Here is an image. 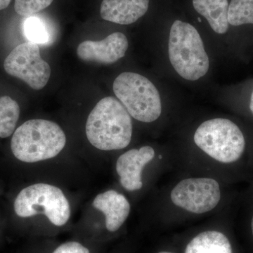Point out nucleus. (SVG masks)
I'll list each match as a JSON object with an SVG mask.
<instances>
[{"mask_svg":"<svg viewBox=\"0 0 253 253\" xmlns=\"http://www.w3.org/2000/svg\"><path fill=\"white\" fill-rule=\"evenodd\" d=\"M185 253H233L229 239L222 233L207 231L190 241Z\"/></svg>","mask_w":253,"mask_h":253,"instance_id":"nucleus-14","label":"nucleus"},{"mask_svg":"<svg viewBox=\"0 0 253 253\" xmlns=\"http://www.w3.org/2000/svg\"><path fill=\"white\" fill-rule=\"evenodd\" d=\"M53 253H90L89 250L78 242L65 243L55 250Z\"/></svg>","mask_w":253,"mask_h":253,"instance_id":"nucleus-19","label":"nucleus"},{"mask_svg":"<svg viewBox=\"0 0 253 253\" xmlns=\"http://www.w3.org/2000/svg\"><path fill=\"white\" fill-rule=\"evenodd\" d=\"M149 7V0H103L100 14L105 21L129 25L146 14Z\"/></svg>","mask_w":253,"mask_h":253,"instance_id":"nucleus-11","label":"nucleus"},{"mask_svg":"<svg viewBox=\"0 0 253 253\" xmlns=\"http://www.w3.org/2000/svg\"><path fill=\"white\" fill-rule=\"evenodd\" d=\"M193 6L199 14L206 18L211 28L224 34L229 28L228 0H193Z\"/></svg>","mask_w":253,"mask_h":253,"instance_id":"nucleus-13","label":"nucleus"},{"mask_svg":"<svg viewBox=\"0 0 253 253\" xmlns=\"http://www.w3.org/2000/svg\"><path fill=\"white\" fill-rule=\"evenodd\" d=\"M173 204L189 212L203 214L214 209L221 199L217 181L211 178H190L178 183L170 195Z\"/></svg>","mask_w":253,"mask_h":253,"instance_id":"nucleus-8","label":"nucleus"},{"mask_svg":"<svg viewBox=\"0 0 253 253\" xmlns=\"http://www.w3.org/2000/svg\"><path fill=\"white\" fill-rule=\"evenodd\" d=\"M11 0H0V10L6 9L9 6Z\"/></svg>","mask_w":253,"mask_h":253,"instance_id":"nucleus-20","label":"nucleus"},{"mask_svg":"<svg viewBox=\"0 0 253 253\" xmlns=\"http://www.w3.org/2000/svg\"><path fill=\"white\" fill-rule=\"evenodd\" d=\"M128 46L126 37L116 32L103 41L83 42L78 46L77 54L83 61L111 64L124 57Z\"/></svg>","mask_w":253,"mask_h":253,"instance_id":"nucleus-9","label":"nucleus"},{"mask_svg":"<svg viewBox=\"0 0 253 253\" xmlns=\"http://www.w3.org/2000/svg\"><path fill=\"white\" fill-rule=\"evenodd\" d=\"M154 156V149L151 146H145L139 149L129 150L118 158L116 171L124 189L134 191L142 188L141 172Z\"/></svg>","mask_w":253,"mask_h":253,"instance_id":"nucleus-10","label":"nucleus"},{"mask_svg":"<svg viewBox=\"0 0 253 253\" xmlns=\"http://www.w3.org/2000/svg\"><path fill=\"white\" fill-rule=\"evenodd\" d=\"M5 71L22 80L36 90L44 88L51 76V68L42 59L39 45L28 42L19 44L4 60Z\"/></svg>","mask_w":253,"mask_h":253,"instance_id":"nucleus-7","label":"nucleus"},{"mask_svg":"<svg viewBox=\"0 0 253 253\" xmlns=\"http://www.w3.org/2000/svg\"><path fill=\"white\" fill-rule=\"evenodd\" d=\"M170 253V252H166V251H164V252H160V253Z\"/></svg>","mask_w":253,"mask_h":253,"instance_id":"nucleus-23","label":"nucleus"},{"mask_svg":"<svg viewBox=\"0 0 253 253\" xmlns=\"http://www.w3.org/2000/svg\"><path fill=\"white\" fill-rule=\"evenodd\" d=\"M53 1L54 0H15L14 9L20 16L29 17L46 9Z\"/></svg>","mask_w":253,"mask_h":253,"instance_id":"nucleus-18","label":"nucleus"},{"mask_svg":"<svg viewBox=\"0 0 253 253\" xmlns=\"http://www.w3.org/2000/svg\"><path fill=\"white\" fill-rule=\"evenodd\" d=\"M88 140L102 151L121 150L130 143L132 122L122 103L112 96L100 100L88 116Z\"/></svg>","mask_w":253,"mask_h":253,"instance_id":"nucleus-1","label":"nucleus"},{"mask_svg":"<svg viewBox=\"0 0 253 253\" xmlns=\"http://www.w3.org/2000/svg\"><path fill=\"white\" fill-rule=\"evenodd\" d=\"M113 91L131 117L152 123L161 116L162 104L156 86L138 73L125 72L115 80Z\"/></svg>","mask_w":253,"mask_h":253,"instance_id":"nucleus-4","label":"nucleus"},{"mask_svg":"<svg viewBox=\"0 0 253 253\" xmlns=\"http://www.w3.org/2000/svg\"><path fill=\"white\" fill-rule=\"evenodd\" d=\"M66 134L59 125L42 119L30 120L14 131L11 149L15 157L25 163L54 158L66 146Z\"/></svg>","mask_w":253,"mask_h":253,"instance_id":"nucleus-2","label":"nucleus"},{"mask_svg":"<svg viewBox=\"0 0 253 253\" xmlns=\"http://www.w3.org/2000/svg\"><path fill=\"white\" fill-rule=\"evenodd\" d=\"M228 22L234 26L253 24V0H231Z\"/></svg>","mask_w":253,"mask_h":253,"instance_id":"nucleus-17","label":"nucleus"},{"mask_svg":"<svg viewBox=\"0 0 253 253\" xmlns=\"http://www.w3.org/2000/svg\"><path fill=\"white\" fill-rule=\"evenodd\" d=\"M168 54L176 73L187 81H198L206 76L210 61L204 42L192 25L176 20L169 31Z\"/></svg>","mask_w":253,"mask_h":253,"instance_id":"nucleus-3","label":"nucleus"},{"mask_svg":"<svg viewBox=\"0 0 253 253\" xmlns=\"http://www.w3.org/2000/svg\"><path fill=\"white\" fill-rule=\"evenodd\" d=\"M194 142L218 162L231 163L241 157L246 146L244 134L235 123L225 118L203 123L194 134Z\"/></svg>","mask_w":253,"mask_h":253,"instance_id":"nucleus-5","label":"nucleus"},{"mask_svg":"<svg viewBox=\"0 0 253 253\" xmlns=\"http://www.w3.org/2000/svg\"><path fill=\"white\" fill-rule=\"evenodd\" d=\"M20 116V107L9 96L0 97V137H9L14 133Z\"/></svg>","mask_w":253,"mask_h":253,"instance_id":"nucleus-16","label":"nucleus"},{"mask_svg":"<svg viewBox=\"0 0 253 253\" xmlns=\"http://www.w3.org/2000/svg\"><path fill=\"white\" fill-rule=\"evenodd\" d=\"M23 30L28 41L38 45H49L55 41V33L39 16L26 18L23 23Z\"/></svg>","mask_w":253,"mask_h":253,"instance_id":"nucleus-15","label":"nucleus"},{"mask_svg":"<svg viewBox=\"0 0 253 253\" xmlns=\"http://www.w3.org/2000/svg\"><path fill=\"white\" fill-rule=\"evenodd\" d=\"M250 109H251V112H252L253 114V91L252 95H251V104H250Z\"/></svg>","mask_w":253,"mask_h":253,"instance_id":"nucleus-21","label":"nucleus"},{"mask_svg":"<svg viewBox=\"0 0 253 253\" xmlns=\"http://www.w3.org/2000/svg\"><path fill=\"white\" fill-rule=\"evenodd\" d=\"M251 228H252V232H253V217L252 219V221H251Z\"/></svg>","mask_w":253,"mask_h":253,"instance_id":"nucleus-22","label":"nucleus"},{"mask_svg":"<svg viewBox=\"0 0 253 253\" xmlns=\"http://www.w3.org/2000/svg\"><path fill=\"white\" fill-rule=\"evenodd\" d=\"M14 211L21 217L44 214L58 226L64 225L71 216L69 203L63 191L46 184H34L23 189L15 200Z\"/></svg>","mask_w":253,"mask_h":253,"instance_id":"nucleus-6","label":"nucleus"},{"mask_svg":"<svg viewBox=\"0 0 253 253\" xmlns=\"http://www.w3.org/2000/svg\"><path fill=\"white\" fill-rule=\"evenodd\" d=\"M93 206L104 213L106 229L111 232L118 231L130 212V204L126 196L114 190L96 196Z\"/></svg>","mask_w":253,"mask_h":253,"instance_id":"nucleus-12","label":"nucleus"}]
</instances>
